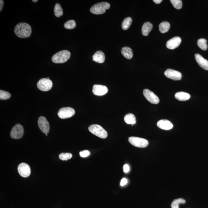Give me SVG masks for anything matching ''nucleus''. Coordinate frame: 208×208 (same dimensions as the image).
Wrapping results in <instances>:
<instances>
[{
	"label": "nucleus",
	"instance_id": "nucleus-1",
	"mask_svg": "<svg viewBox=\"0 0 208 208\" xmlns=\"http://www.w3.org/2000/svg\"><path fill=\"white\" fill-rule=\"evenodd\" d=\"M15 33L18 37L21 38H26L30 37L31 34V27L28 24L21 22L15 26Z\"/></svg>",
	"mask_w": 208,
	"mask_h": 208
},
{
	"label": "nucleus",
	"instance_id": "nucleus-2",
	"mask_svg": "<svg viewBox=\"0 0 208 208\" xmlns=\"http://www.w3.org/2000/svg\"><path fill=\"white\" fill-rule=\"evenodd\" d=\"M71 57V53L67 50H63L54 55L52 57V61L57 64L66 62Z\"/></svg>",
	"mask_w": 208,
	"mask_h": 208
},
{
	"label": "nucleus",
	"instance_id": "nucleus-3",
	"mask_svg": "<svg viewBox=\"0 0 208 208\" xmlns=\"http://www.w3.org/2000/svg\"><path fill=\"white\" fill-rule=\"evenodd\" d=\"M110 7V4L107 2H102L95 4L90 9V12L95 15H102L105 13L106 10Z\"/></svg>",
	"mask_w": 208,
	"mask_h": 208
},
{
	"label": "nucleus",
	"instance_id": "nucleus-4",
	"mask_svg": "<svg viewBox=\"0 0 208 208\" xmlns=\"http://www.w3.org/2000/svg\"><path fill=\"white\" fill-rule=\"evenodd\" d=\"M88 129L91 133L101 138L105 139L108 137V133L106 131L99 125H91Z\"/></svg>",
	"mask_w": 208,
	"mask_h": 208
},
{
	"label": "nucleus",
	"instance_id": "nucleus-5",
	"mask_svg": "<svg viewBox=\"0 0 208 208\" xmlns=\"http://www.w3.org/2000/svg\"><path fill=\"white\" fill-rule=\"evenodd\" d=\"M53 85V82L50 79L44 78L39 80L37 85L38 88L40 90L47 91L51 89Z\"/></svg>",
	"mask_w": 208,
	"mask_h": 208
},
{
	"label": "nucleus",
	"instance_id": "nucleus-6",
	"mask_svg": "<svg viewBox=\"0 0 208 208\" xmlns=\"http://www.w3.org/2000/svg\"><path fill=\"white\" fill-rule=\"evenodd\" d=\"M128 141L132 145L139 148H145L148 145V140L139 137H130L128 138Z\"/></svg>",
	"mask_w": 208,
	"mask_h": 208
},
{
	"label": "nucleus",
	"instance_id": "nucleus-7",
	"mask_svg": "<svg viewBox=\"0 0 208 208\" xmlns=\"http://www.w3.org/2000/svg\"><path fill=\"white\" fill-rule=\"evenodd\" d=\"M75 113V110L73 108L65 107L60 109L57 115L60 119H65L72 117Z\"/></svg>",
	"mask_w": 208,
	"mask_h": 208
},
{
	"label": "nucleus",
	"instance_id": "nucleus-8",
	"mask_svg": "<svg viewBox=\"0 0 208 208\" xmlns=\"http://www.w3.org/2000/svg\"><path fill=\"white\" fill-rule=\"evenodd\" d=\"M24 135L23 126L20 124H18L14 126L11 132V137L14 139L21 138Z\"/></svg>",
	"mask_w": 208,
	"mask_h": 208
},
{
	"label": "nucleus",
	"instance_id": "nucleus-9",
	"mask_svg": "<svg viewBox=\"0 0 208 208\" xmlns=\"http://www.w3.org/2000/svg\"><path fill=\"white\" fill-rule=\"evenodd\" d=\"M143 95L146 99L150 103L157 104L160 102V99L155 94L150 91L149 89H145L143 91Z\"/></svg>",
	"mask_w": 208,
	"mask_h": 208
},
{
	"label": "nucleus",
	"instance_id": "nucleus-10",
	"mask_svg": "<svg viewBox=\"0 0 208 208\" xmlns=\"http://www.w3.org/2000/svg\"><path fill=\"white\" fill-rule=\"evenodd\" d=\"M18 170L19 175L23 177H28L30 175V167L26 163H22L20 164L18 166Z\"/></svg>",
	"mask_w": 208,
	"mask_h": 208
},
{
	"label": "nucleus",
	"instance_id": "nucleus-11",
	"mask_svg": "<svg viewBox=\"0 0 208 208\" xmlns=\"http://www.w3.org/2000/svg\"><path fill=\"white\" fill-rule=\"evenodd\" d=\"M38 125L39 128L44 133L47 134L50 129V126L47 119L44 116H41L38 120Z\"/></svg>",
	"mask_w": 208,
	"mask_h": 208
},
{
	"label": "nucleus",
	"instance_id": "nucleus-12",
	"mask_svg": "<svg viewBox=\"0 0 208 208\" xmlns=\"http://www.w3.org/2000/svg\"><path fill=\"white\" fill-rule=\"evenodd\" d=\"M164 74L167 78L175 81L180 80L182 77V74L180 72L170 69L167 70Z\"/></svg>",
	"mask_w": 208,
	"mask_h": 208
},
{
	"label": "nucleus",
	"instance_id": "nucleus-13",
	"mask_svg": "<svg viewBox=\"0 0 208 208\" xmlns=\"http://www.w3.org/2000/svg\"><path fill=\"white\" fill-rule=\"evenodd\" d=\"M92 91L94 95L102 96L107 93L108 89L105 86L95 85L93 86Z\"/></svg>",
	"mask_w": 208,
	"mask_h": 208
},
{
	"label": "nucleus",
	"instance_id": "nucleus-14",
	"mask_svg": "<svg viewBox=\"0 0 208 208\" xmlns=\"http://www.w3.org/2000/svg\"><path fill=\"white\" fill-rule=\"evenodd\" d=\"M181 39L179 37H175L168 40L166 43L167 48L170 50H174L180 46Z\"/></svg>",
	"mask_w": 208,
	"mask_h": 208
},
{
	"label": "nucleus",
	"instance_id": "nucleus-15",
	"mask_svg": "<svg viewBox=\"0 0 208 208\" xmlns=\"http://www.w3.org/2000/svg\"><path fill=\"white\" fill-rule=\"evenodd\" d=\"M195 60L200 66V67L204 70H208V61L204 58L201 55L199 54H195Z\"/></svg>",
	"mask_w": 208,
	"mask_h": 208
},
{
	"label": "nucleus",
	"instance_id": "nucleus-16",
	"mask_svg": "<svg viewBox=\"0 0 208 208\" xmlns=\"http://www.w3.org/2000/svg\"><path fill=\"white\" fill-rule=\"evenodd\" d=\"M157 125L158 128L164 130H170L173 127L171 122L167 119H162L157 122Z\"/></svg>",
	"mask_w": 208,
	"mask_h": 208
},
{
	"label": "nucleus",
	"instance_id": "nucleus-17",
	"mask_svg": "<svg viewBox=\"0 0 208 208\" xmlns=\"http://www.w3.org/2000/svg\"><path fill=\"white\" fill-rule=\"evenodd\" d=\"M105 54L100 50L96 52L95 54L93 56V60L96 63H103L105 62Z\"/></svg>",
	"mask_w": 208,
	"mask_h": 208
},
{
	"label": "nucleus",
	"instance_id": "nucleus-18",
	"mask_svg": "<svg viewBox=\"0 0 208 208\" xmlns=\"http://www.w3.org/2000/svg\"><path fill=\"white\" fill-rule=\"evenodd\" d=\"M153 28V25L150 22L143 24L141 29L142 34L144 36H147Z\"/></svg>",
	"mask_w": 208,
	"mask_h": 208
},
{
	"label": "nucleus",
	"instance_id": "nucleus-19",
	"mask_svg": "<svg viewBox=\"0 0 208 208\" xmlns=\"http://www.w3.org/2000/svg\"><path fill=\"white\" fill-rule=\"evenodd\" d=\"M121 53L124 57L130 60L133 57L132 50L130 47H125L122 48Z\"/></svg>",
	"mask_w": 208,
	"mask_h": 208
},
{
	"label": "nucleus",
	"instance_id": "nucleus-20",
	"mask_svg": "<svg viewBox=\"0 0 208 208\" xmlns=\"http://www.w3.org/2000/svg\"><path fill=\"white\" fill-rule=\"evenodd\" d=\"M176 99L180 101H185L188 100L190 98V95L189 93L184 92H178L175 95Z\"/></svg>",
	"mask_w": 208,
	"mask_h": 208
},
{
	"label": "nucleus",
	"instance_id": "nucleus-21",
	"mask_svg": "<svg viewBox=\"0 0 208 208\" xmlns=\"http://www.w3.org/2000/svg\"><path fill=\"white\" fill-rule=\"evenodd\" d=\"M124 120L128 124L133 125L135 124L136 123L135 116L132 113H129L126 115L124 117Z\"/></svg>",
	"mask_w": 208,
	"mask_h": 208
},
{
	"label": "nucleus",
	"instance_id": "nucleus-22",
	"mask_svg": "<svg viewBox=\"0 0 208 208\" xmlns=\"http://www.w3.org/2000/svg\"><path fill=\"white\" fill-rule=\"evenodd\" d=\"M170 24L169 22L167 21H164L161 22L160 24L159 28L160 31L161 33H165L169 31L170 28Z\"/></svg>",
	"mask_w": 208,
	"mask_h": 208
},
{
	"label": "nucleus",
	"instance_id": "nucleus-23",
	"mask_svg": "<svg viewBox=\"0 0 208 208\" xmlns=\"http://www.w3.org/2000/svg\"><path fill=\"white\" fill-rule=\"evenodd\" d=\"M132 22V19L130 17H128L124 20L122 22V28L124 30H127L130 27Z\"/></svg>",
	"mask_w": 208,
	"mask_h": 208
},
{
	"label": "nucleus",
	"instance_id": "nucleus-24",
	"mask_svg": "<svg viewBox=\"0 0 208 208\" xmlns=\"http://www.w3.org/2000/svg\"><path fill=\"white\" fill-rule=\"evenodd\" d=\"M54 12L55 15L57 18L60 17L63 15V9L60 4L58 3L56 4L54 7Z\"/></svg>",
	"mask_w": 208,
	"mask_h": 208
},
{
	"label": "nucleus",
	"instance_id": "nucleus-25",
	"mask_svg": "<svg viewBox=\"0 0 208 208\" xmlns=\"http://www.w3.org/2000/svg\"><path fill=\"white\" fill-rule=\"evenodd\" d=\"M206 42L207 41L206 39L203 38L199 39L197 41L198 46L201 50H207L208 47Z\"/></svg>",
	"mask_w": 208,
	"mask_h": 208
},
{
	"label": "nucleus",
	"instance_id": "nucleus-26",
	"mask_svg": "<svg viewBox=\"0 0 208 208\" xmlns=\"http://www.w3.org/2000/svg\"><path fill=\"white\" fill-rule=\"evenodd\" d=\"M185 200L184 199L179 198V199L174 200L171 203V208H179L180 204H184L185 203Z\"/></svg>",
	"mask_w": 208,
	"mask_h": 208
},
{
	"label": "nucleus",
	"instance_id": "nucleus-27",
	"mask_svg": "<svg viewBox=\"0 0 208 208\" xmlns=\"http://www.w3.org/2000/svg\"><path fill=\"white\" fill-rule=\"evenodd\" d=\"M76 24L74 20H70L67 21L64 24V27L66 29H72L76 28Z\"/></svg>",
	"mask_w": 208,
	"mask_h": 208
},
{
	"label": "nucleus",
	"instance_id": "nucleus-28",
	"mask_svg": "<svg viewBox=\"0 0 208 208\" xmlns=\"http://www.w3.org/2000/svg\"><path fill=\"white\" fill-rule=\"evenodd\" d=\"M72 154L69 153H62L59 155V158L62 161H67L72 157Z\"/></svg>",
	"mask_w": 208,
	"mask_h": 208
},
{
	"label": "nucleus",
	"instance_id": "nucleus-29",
	"mask_svg": "<svg viewBox=\"0 0 208 208\" xmlns=\"http://www.w3.org/2000/svg\"><path fill=\"white\" fill-rule=\"evenodd\" d=\"M170 1L175 9H180L182 8V2L181 0H171Z\"/></svg>",
	"mask_w": 208,
	"mask_h": 208
},
{
	"label": "nucleus",
	"instance_id": "nucleus-30",
	"mask_svg": "<svg viewBox=\"0 0 208 208\" xmlns=\"http://www.w3.org/2000/svg\"><path fill=\"white\" fill-rule=\"evenodd\" d=\"M11 95L9 93L6 91L0 90V99L1 100H7L9 99Z\"/></svg>",
	"mask_w": 208,
	"mask_h": 208
},
{
	"label": "nucleus",
	"instance_id": "nucleus-31",
	"mask_svg": "<svg viewBox=\"0 0 208 208\" xmlns=\"http://www.w3.org/2000/svg\"><path fill=\"white\" fill-rule=\"evenodd\" d=\"M89 151L87 150L81 151L80 152V156L81 157H83V158L88 157V156L89 155Z\"/></svg>",
	"mask_w": 208,
	"mask_h": 208
},
{
	"label": "nucleus",
	"instance_id": "nucleus-32",
	"mask_svg": "<svg viewBox=\"0 0 208 208\" xmlns=\"http://www.w3.org/2000/svg\"><path fill=\"white\" fill-rule=\"evenodd\" d=\"M129 171H130V167H129V165H127V164H125L123 166V171L124 172L127 173Z\"/></svg>",
	"mask_w": 208,
	"mask_h": 208
},
{
	"label": "nucleus",
	"instance_id": "nucleus-33",
	"mask_svg": "<svg viewBox=\"0 0 208 208\" xmlns=\"http://www.w3.org/2000/svg\"><path fill=\"white\" fill-rule=\"evenodd\" d=\"M128 180L125 178H123L122 179L120 182L121 186H123L127 183Z\"/></svg>",
	"mask_w": 208,
	"mask_h": 208
},
{
	"label": "nucleus",
	"instance_id": "nucleus-34",
	"mask_svg": "<svg viewBox=\"0 0 208 208\" xmlns=\"http://www.w3.org/2000/svg\"><path fill=\"white\" fill-rule=\"evenodd\" d=\"M0 11H1L4 5V1L2 0H1L0 1Z\"/></svg>",
	"mask_w": 208,
	"mask_h": 208
},
{
	"label": "nucleus",
	"instance_id": "nucleus-35",
	"mask_svg": "<svg viewBox=\"0 0 208 208\" xmlns=\"http://www.w3.org/2000/svg\"><path fill=\"white\" fill-rule=\"evenodd\" d=\"M155 3L157 4H159L162 2V0H154L153 1Z\"/></svg>",
	"mask_w": 208,
	"mask_h": 208
},
{
	"label": "nucleus",
	"instance_id": "nucleus-36",
	"mask_svg": "<svg viewBox=\"0 0 208 208\" xmlns=\"http://www.w3.org/2000/svg\"><path fill=\"white\" fill-rule=\"evenodd\" d=\"M38 1L37 0H36V1H34V0H33V2H37Z\"/></svg>",
	"mask_w": 208,
	"mask_h": 208
},
{
	"label": "nucleus",
	"instance_id": "nucleus-37",
	"mask_svg": "<svg viewBox=\"0 0 208 208\" xmlns=\"http://www.w3.org/2000/svg\"><path fill=\"white\" fill-rule=\"evenodd\" d=\"M46 136H47V134H46Z\"/></svg>",
	"mask_w": 208,
	"mask_h": 208
}]
</instances>
